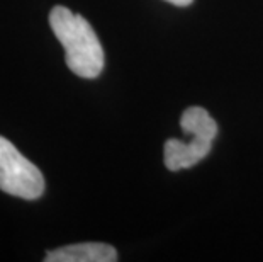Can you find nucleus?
<instances>
[{
  "mask_svg": "<svg viewBox=\"0 0 263 262\" xmlns=\"http://www.w3.org/2000/svg\"><path fill=\"white\" fill-rule=\"evenodd\" d=\"M49 26L65 48L66 66L82 79L99 77L104 70V49L88 21L57 5L49 12Z\"/></svg>",
  "mask_w": 263,
  "mask_h": 262,
  "instance_id": "1",
  "label": "nucleus"
},
{
  "mask_svg": "<svg viewBox=\"0 0 263 262\" xmlns=\"http://www.w3.org/2000/svg\"><path fill=\"white\" fill-rule=\"evenodd\" d=\"M180 128L185 135L192 136L189 143H183L177 138L166 140L165 143V165L172 172L189 169L199 164L211 153L212 140L217 135V125L211 114L199 106L189 108L180 118Z\"/></svg>",
  "mask_w": 263,
  "mask_h": 262,
  "instance_id": "2",
  "label": "nucleus"
},
{
  "mask_svg": "<svg viewBox=\"0 0 263 262\" xmlns=\"http://www.w3.org/2000/svg\"><path fill=\"white\" fill-rule=\"evenodd\" d=\"M0 191L27 201H34L44 193L41 170L4 136H0Z\"/></svg>",
  "mask_w": 263,
  "mask_h": 262,
  "instance_id": "3",
  "label": "nucleus"
},
{
  "mask_svg": "<svg viewBox=\"0 0 263 262\" xmlns=\"http://www.w3.org/2000/svg\"><path fill=\"white\" fill-rule=\"evenodd\" d=\"M46 262H116L117 252L112 245L88 242L66 245L57 250H49L44 257Z\"/></svg>",
  "mask_w": 263,
  "mask_h": 262,
  "instance_id": "4",
  "label": "nucleus"
},
{
  "mask_svg": "<svg viewBox=\"0 0 263 262\" xmlns=\"http://www.w3.org/2000/svg\"><path fill=\"white\" fill-rule=\"evenodd\" d=\"M166 2H170L172 5H177V7H187L194 0H166Z\"/></svg>",
  "mask_w": 263,
  "mask_h": 262,
  "instance_id": "5",
  "label": "nucleus"
}]
</instances>
